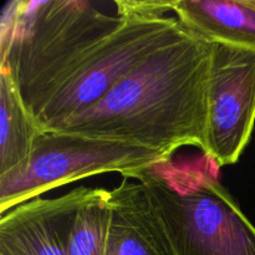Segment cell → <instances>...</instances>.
Returning a JSON list of instances; mask_svg holds the SVG:
<instances>
[{"label":"cell","mask_w":255,"mask_h":255,"mask_svg":"<svg viewBox=\"0 0 255 255\" xmlns=\"http://www.w3.org/2000/svg\"><path fill=\"white\" fill-rule=\"evenodd\" d=\"M208 42L183 29L125 75L102 100L46 131L126 142L172 154L203 151L208 124Z\"/></svg>","instance_id":"obj_1"},{"label":"cell","mask_w":255,"mask_h":255,"mask_svg":"<svg viewBox=\"0 0 255 255\" xmlns=\"http://www.w3.org/2000/svg\"><path fill=\"white\" fill-rule=\"evenodd\" d=\"M126 20L127 15L106 14L85 0L7 2L0 67L10 71L34 120Z\"/></svg>","instance_id":"obj_2"},{"label":"cell","mask_w":255,"mask_h":255,"mask_svg":"<svg viewBox=\"0 0 255 255\" xmlns=\"http://www.w3.org/2000/svg\"><path fill=\"white\" fill-rule=\"evenodd\" d=\"M207 156L168 159L136 174L146 221L163 255H255V227Z\"/></svg>","instance_id":"obj_3"},{"label":"cell","mask_w":255,"mask_h":255,"mask_svg":"<svg viewBox=\"0 0 255 255\" xmlns=\"http://www.w3.org/2000/svg\"><path fill=\"white\" fill-rule=\"evenodd\" d=\"M114 4L127 20L45 105L35 119L41 131L97 104L125 75L183 29L176 16L166 15L171 11L169 0H117Z\"/></svg>","instance_id":"obj_4"},{"label":"cell","mask_w":255,"mask_h":255,"mask_svg":"<svg viewBox=\"0 0 255 255\" xmlns=\"http://www.w3.org/2000/svg\"><path fill=\"white\" fill-rule=\"evenodd\" d=\"M172 157L143 146L61 131H42L24 163L0 176V212L64 184L117 172L129 177Z\"/></svg>","instance_id":"obj_5"},{"label":"cell","mask_w":255,"mask_h":255,"mask_svg":"<svg viewBox=\"0 0 255 255\" xmlns=\"http://www.w3.org/2000/svg\"><path fill=\"white\" fill-rule=\"evenodd\" d=\"M208 124L203 154L221 168L237 163L255 126V51L209 44Z\"/></svg>","instance_id":"obj_6"},{"label":"cell","mask_w":255,"mask_h":255,"mask_svg":"<svg viewBox=\"0 0 255 255\" xmlns=\"http://www.w3.org/2000/svg\"><path fill=\"white\" fill-rule=\"evenodd\" d=\"M91 188L79 187L51 199L40 197L0 218V255H69L70 234Z\"/></svg>","instance_id":"obj_7"},{"label":"cell","mask_w":255,"mask_h":255,"mask_svg":"<svg viewBox=\"0 0 255 255\" xmlns=\"http://www.w3.org/2000/svg\"><path fill=\"white\" fill-rule=\"evenodd\" d=\"M169 5L198 39L255 51V0H169Z\"/></svg>","instance_id":"obj_8"},{"label":"cell","mask_w":255,"mask_h":255,"mask_svg":"<svg viewBox=\"0 0 255 255\" xmlns=\"http://www.w3.org/2000/svg\"><path fill=\"white\" fill-rule=\"evenodd\" d=\"M111 223L105 255H163L142 206V187L124 178L111 191Z\"/></svg>","instance_id":"obj_9"},{"label":"cell","mask_w":255,"mask_h":255,"mask_svg":"<svg viewBox=\"0 0 255 255\" xmlns=\"http://www.w3.org/2000/svg\"><path fill=\"white\" fill-rule=\"evenodd\" d=\"M41 132L25 107L10 71L0 67V176L26 161Z\"/></svg>","instance_id":"obj_10"},{"label":"cell","mask_w":255,"mask_h":255,"mask_svg":"<svg viewBox=\"0 0 255 255\" xmlns=\"http://www.w3.org/2000/svg\"><path fill=\"white\" fill-rule=\"evenodd\" d=\"M111 191L91 188L70 234L69 255H105L111 223Z\"/></svg>","instance_id":"obj_11"}]
</instances>
